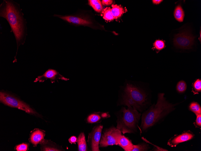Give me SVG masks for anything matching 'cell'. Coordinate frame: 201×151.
Segmentation results:
<instances>
[{"label": "cell", "mask_w": 201, "mask_h": 151, "mask_svg": "<svg viewBox=\"0 0 201 151\" xmlns=\"http://www.w3.org/2000/svg\"><path fill=\"white\" fill-rule=\"evenodd\" d=\"M20 5L11 0H4L0 5V16L5 19L11 28L18 47L25 42L27 35L26 21Z\"/></svg>", "instance_id": "obj_1"}, {"label": "cell", "mask_w": 201, "mask_h": 151, "mask_svg": "<svg viewBox=\"0 0 201 151\" xmlns=\"http://www.w3.org/2000/svg\"><path fill=\"white\" fill-rule=\"evenodd\" d=\"M175 106L166 100L164 93H159L156 104L153 105L142 114L140 127L141 132L151 127L169 113L175 109Z\"/></svg>", "instance_id": "obj_2"}, {"label": "cell", "mask_w": 201, "mask_h": 151, "mask_svg": "<svg viewBox=\"0 0 201 151\" xmlns=\"http://www.w3.org/2000/svg\"><path fill=\"white\" fill-rule=\"evenodd\" d=\"M128 108L123 107L116 114V127L123 134L134 133L137 131V127L141 114L138 110L131 106Z\"/></svg>", "instance_id": "obj_3"}, {"label": "cell", "mask_w": 201, "mask_h": 151, "mask_svg": "<svg viewBox=\"0 0 201 151\" xmlns=\"http://www.w3.org/2000/svg\"><path fill=\"white\" fill-rule=\"evenodd\" d=\"M147 100V95L143 91L132 84L128 83L124 89L121 104L131 106L141 111L142 107L146 103Z\"/></svg>", "instance_id": "obj_4"}, {"label": "cell", "mask_w": 201, "mask_h": 151, "mask_svg": "<svg viewBox=\"0 0 201 151\" xmlns=\"http://www.w3.org/2000/svg\"><path fill=\"white\" fill-rule=\"evenodd\" d=\"M0 101L1 102L6 105L17 108L27 113L34 114L36 113L33 109L26 103L6 93L0 92Z\"/></svg>", "instance_id": "obj_5"}, {"label": "cell", "mask_w": 201, "mask_h": 151, "mask_svg": "<svg viewBox=\"0 0 201 151\" xmlns=\"http://www.w3.org/2000/svg\"><path fill=\"white\" fill-rule=\"evenodd\" d=\"M122 131L114 126L106 129L101 136L99 146L105 147L109 146L118 145V141Z\"/></svg>", "instance_id": "obj_6"}, {"label": "cell", "mask_w": 201, "mask_h": 151, "mask_svg": "<svg viewBox=\"0 0 201 151\" xmlns=\"http://www.w3.org/2000/svg\"><path fill=\"white\" fill-rule=\"evenodd\" d=\"M194 38L187 30H183L175 35L173 43L176 47L182 49H191L194 44Z\"/></svg>", "instance_id": "obj_7"}, {"label": "cell", "mask_w": 201, "mask_h": 151, "mask_svg": "<svg viewBox=\"0 0 201 151\" xmlns=\"http://www.w3.org/2000/svg\"><path fill=\"white\" fill-rule=\"evenodd\" d=\"M103 126L99 124L94 126L88 135V142L91 151H99V144Z\"/></svg>", "instance_id": "obj_8"}, {"label": "cell", "mask_w": 201, "mask_h": 151, "mask_svg": "<svg viewBox=\"0 0 201 151\" xmlns=\"http://www.w3.org/2000/svg\"><path fill=\"white\" fill-rule=\"evenodd\" d=\"M47 79H49L52 83L54 82L57 79L67 81L69 79L65 78L60 74L56 70L49 69L46 71L42 75L39 76L36 78L34 82L39 81V82H43Z\"/></svg>", "instance_id": "obj_9"}, {"label": "cell", "mask_w": 201, "mask_h": 151, "mask_svg": "<svg viewBox=\"0 0 201 151\" xmlns=\"http://www.w3.org/2000/svg\"><path fill=\"white\" fill-rule=\"evenodd\" d=\"M63 20L68 23L82 25H88L91 24L90 22L87 20L73 16H62L54 15Z\"/></svg>", "instance_id": "obj_10"}, {"label": "cell", "mask_w": 201, "mask_h": 151, "mask_svg": "<svg viewBox=\"0 0 201 151\" xmlns=\"http://www.w3.org/2000/svg\"><path fill=\"white\" fill-rule=\"evenodd\" d=\"M193 137V135L189 132H185L174 138L169 142L168 144L172 146H176L178 144L190 140Z\"/></svg>", "instance_id": "obj_11"}, {"label": "cell", "mask_w": 201, "mask_h": 151, "mask_svg": "<svg viewBox=\"0 0 201 151\" xmlns=\"http://www.w3.org/2000/svg\"><path fill=\"white\" fill-rule=\"evenodd\" d=\"M118 145L125 151H131L133 144L128 137L122 134L119 138Z\"/></svg>", "instance_id": "obj_12"}, {"label": "cell", "mask_w": 201, "mask_h": 151, "mask_svg": "<svg viewBox=\"0 0 201 151\" xmlns=\"http://www.w3.org/2000/svg\"><path fill=\"white\" fill-rule=\"evenodd\" d=\"M45 135V132L42 131L40 130H35L33 131L30 135V142L33 145L36 146L43 140Z\"/></svg>", "instance_id": "obj_13"}, {"label": "cell", "mask_w": 201, "mask_h": 151, "mask_svg": "<svg viewBox=\"0 0 201 151\" xmlns=\"http://www.w3.org/2000/svg\"><path fill=\"white\" fill-rule=\"evenodd\" d=\"M108 115L106 113H103L101 114L98 113L92 114L88 117L87 121L90 123H96L100 121L103 118L108 117Z\"/></svg>", "instance_id": "obj_14"}, {"label": "cell", "mask_w": 201, "mask_h": 151, "mask_svg": "<svg viewBox=\"0 0 201 151\" xmlns=\"http://www.w3.org/2000/svg\"><path fill=\"white\" fill-rule=\"evenodd\" d=\"M111 6V13L114 19L120 17L124 13V10L121 5L113 4Z\"/></svg>", "instance_id": "obj_15"}, {"label": "cell", "mask_w": 201, "mask_h": 151, "mask_svg": "<svg viewBox=\"0 0 201 151\" xmlns=\"http://www.w3.org/2000/svg\"><path fill=\"white\" fill-rule=\"evenodd\" d=\"M174 16L176 20L179 22L183 21L184 16V12L181 5H177L175 8L174 12Z\"/></svg>", "instance_id": "obj_16"}, {"label": "cell", "mask_w": 201, "mask_h": 151, "mask_svg": "<svg viewBox=\"0 0 201 151\" xmlns=\"http://www.w3.org/2000/svg\"><path fill=\"white\" fill-rule=\"evenodd\" d=\"M78 150L79 151L87 150V145L84 133H81L77 139Z\"/></svg>", "instance_id": "obj_17"}, {"label": "cell", "mask_w": 201, "mask_h": 151, "mask_svg": "<svg viewBox=\"0 0 201 151\" xmlns=\"http://www.w3.org/2000/svg\"><path fill=\"white\" fill-rule=\"evenodd\" d=\"M89 4L96 11L100 12L103 9L101 2L99 0H88Z\"/></svg>", "instance_id": "obj_18"}, {"label": "cell", "mask_w": 201, "mask_h": 151, "mask_svg": "<svg viewBox=\"0 0 201 151\" xmlns=\"http://www.w3.org/2000/svg\"><path fill=\"white\" fill-rule=\"evenodd\" d=\"M111 8L110 7H106L104 8L102 11L103 18L106 20L111 21L113 20L114 17L111 13Z\"/></svg>", "instance_id": "obj_19"}, {"label": "cell", "mask_w": 201, "mask_h": 151, "mask_svg": "<svg viewBox=\"0 0 201 151\" xmlns=\"http://www.w3.org/2000/svg\"><path fill=\"white\" fill-rule=\"evenodd\" d=\"M189 109L196 115L201 114V107L199 104L196 102H191L189 106Z\"/></svg>", "instance_id": "obj_20"}, {"label": "cell", "mask_w": 201, "mask_h": 151, "mask_svg": "<svg viewBox=\"0 0 201 151\" xmlns=\"http://www.w3.org/2000/svg\"><path fill=\"white\" fill-rule=\"evenodd\" d=\"M150 147L146 143H143L137 145H133L131 151H147Z\"/></svg>", "instance_id": "obj_21"}, {"label": "cell", "mask_w": 201, "mask_h": 151, "mask_svg": "<svg viewBox=\"0 0 201 151\" xmlns=\"http://www.w3.org/2000/svg\"><path fill=\"white\" fill-rule=\"evenodd\" d=\"M187 88V85L186 82L183 80L179 81L176 86V89L179 93H184Z\"/></svg>", "instance_id": "obj_22"}, {"label": "cell", "mask_w": 201, "mask_h": 151, "mask_svg": "<svg viewBox=\"0 0 201 151\" xmlns=\"http://www.w3.org/2000/svg\"><path fill=\"white\" fill-rule=\"evenodd\" d=\"M154 48L158 50H160L165 47V42L162 40H156L153 44Z\"/></svg>", "instance_id": "obj_23"}, {"label": "cell", "mask_w": 201, "mask_h": 151, "mask_svg": "<svg viewBox=\"0 0 201 151\" xmlns=\"http://www.w3.org/2000/svg\"><path fill=\"white\" fill-rule=\"evenodd\" d=\"M193 87L194 90L197 92H201V80L198 79H197L194 82Z\"/></svg>", "instance_id": "obj_24"}, {"label": "cell", "mask_w": 201, "mask_h": 151, "mask_svg": "<svg viewBox=\"0 0 201 151\" xmlns=\"http://www.w3.org/2000/svg\"><path fill=\"white\" fill-rule=\"evenodd\" d=\"M28 147V144L23 143L17 146L16 149L18 151H25L27 149Z\"/></svg>", "instance_id": "obj_25"}, {"label": "cell", "mask_w": 201, "mask_h": 151, "mask_svg": "<svg viewBox=\"0 0 201 151\" xmlns=\"http://www.w3.org/2000/svg\"><path fill=\"white\" fill-rule=\"evenodd\" d=\"M42 150L43 151H59V149L52 146L50 144H48L42 146Z\"/></svg>", "instance_id": "obj_26"}, {"label": "cell", "mask_w": 201, "mask_h": 151, "mask_svg": "<svg viewBox=\"0 0 201 151\" xmlns=\"http://www.w3.org/2000/svg\"><path fill=\"white\" fill-rule=\"evenodd\" d=\"M196 124L198 126H201V114L196 115Z\"/></svg>", "instance_id": "obj_27"}, {"label": "cell", "mask_w": 201, "mask_h": 151, "mask_svg": "<svg viewBox=\"0 0 201 151\" xmlns=\"http://www.w3.org/2000/svg\"><path fill=\"white\" fill-rule=\"evenodd\" d=\"M113 1L111 0H103L102 1V3L104 5H108L111 4Z\"/></svg>", "instance_id": "obj_28"}, {"label": "cell", "mask_w": 201, "mask_h": 151, "mask_svg": "<svg viewBox=\"0 0 201 151\" xmlns=\"http://www.w3.org/2000/svg\"><path fill=\"white\" fill-rule=\"evenodd\" d=\"M69 141L71 144H75L76 143L77 141V138L75 136H72L69 139Z\"/></svg>", "instance_id": "obj_29"}, {"label": "cell", "mask_w": 201, "mask_h": 151, "mask_svg": "<svg viewBox=\"0 0 201 151\" xmlns=\"http://www.w3.org/2000/svg\"><path fill=\"white\" fill-rule=\"evenodd\" d=\"M163 0H153L152 2L153 4L157 5L161 3Z\"/></svg>", "instance_id": "obj_30"}, {"label": "cell", "mask_w": 201, "mask_h": 151, "mask_svg": "<svg viewBox=\"0 0 201 151\" xmlns=\"http://www.w3.org/2000/svg\"><path fill=\"white\" fill-rule=\"evenodd\" d=\"M201 30H200V37L199 38V40L200 42H201Z\"/></svg>", "instance_id": "obj_31"}]
</instances>
